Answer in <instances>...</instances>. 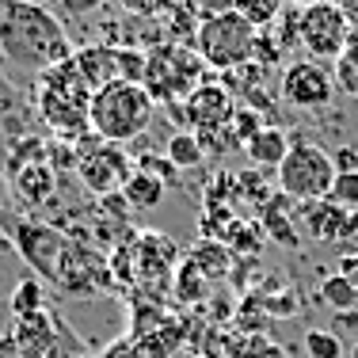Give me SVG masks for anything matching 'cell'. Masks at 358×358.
Segmentation results:
<instances>
[{"mask_svg": "<svg viewBox=\"0 0 358 358\" xmlns=\"http://www.w3.org/2000/svg\"><path fill=\"white\" fill-rule=\"evenodd\" d=\"M0 57L23 76L50 73L54 65L69 62V31L54 8L38 0H0Z\"/></svg>", "mask_w": 358, "mask_h": 358, "instance_id": "cell-1", "label": "cell"}, {"mask_svg": "<svg viewBox=\"0 0 358 358\" xmlns=\"http://www.w3.org/2000/svg\"><path fill=\"white\" fill-rule=\"evenodd\" d=\"M92 96L96 92L84 84L80 69L69 62L54 65L50 73H42L35 80V110L38 118L69 141H84L92 134Z\"/></svg>", "mask_w": 358, "mask_h": 358, "instance_id": "cell-2", "label": "cell"}, {"mask_svg": "<svg viewBox=\"0 0 358 358\" xmlns=\"http://www.w3.org/2000/svg\"><path fill=\"white\" fill-rule=\"evenodd\" d=\"M152 96L145 92V84L134 80H110L92 96V134L99 141L110 145H126L134 138H141L152 122Z\"/></svg>", "mask_w": 358, "mask_h": 358, "instance_id": "cell-3", "label": "cell"}, {"mask_svg": "<svg viewBox=\"0 0 358 358\" xmlns=\"http://www.w3.org/2000/svg\"><path fill=\"white\" fill-rule=\"evenodd\" d=\"M145 92L152 103H187L199 84H206V62L183 42H160L145 54Z\"/></svg>", "mask_w": 358, "mask_h": 358, "instance_id": "cell-4", "label": "cell"}, {"mask_svg": "<svg viewBox=\"0 0 358 358\" xmlns=\"http://www.w3.org/2000/svg\"><path fill=\"white\" fill-rule=\"evenodd\" d=\"M255 35H259V31H255L241 12L225 8V12H214L199 23V31H194V54L206 62V69L233 73V69H241V65L252 62Z\"/></svg>", "mask_w": 358, "mask_h": 358, "instance_id": "cell-5", "label": "cell"}, {"mask_svg": "<svg viewBox=\"0 0 358 358\" xmlns=\"http://www.w3.org/2000/svg\"><path fill=\"white\" fill-rule=\"evenodd\" d=\"M347 38H351V15L336 0H309L297 12V42L309 54V62H320L331 69L343 57Z\"/></svg>", "mask_w": 358, "mask_h": 358, "instance_id": "cell-6", "label": "cell"}, {"mask_svg": "<svg viewBox=\"0 0 358 358\" xmlns=\"http://www.w3.org/2000/svg\"><path fill=\"white\" fill-rule=\"evenodd\" d=\"M278 191L286 194V199L294 202H320L328 199L331 183H336V160H331V152H324L320 145L313 141H294V149H289V157L278 164Z\"/></svg>", "mask_w": 358, "mask_h": 358, "instance_id": "cell-7", "label": "cell"}, {"mask_svg": "<svg viewBox=\"0 0 358 358\" xmlns=\"http://www.w3.org/2000/svg\"><path fill=\"white\" fill-rule=\"evenodd\" d=\"M76 172H80V179L96 194L122 191V183L134 176L126 152L118 149V145H110V141H99L96 134H88L84 141H76Z\"/></svg>", "mask_w": 358, "mask_h": 358, "instance_id": "cell-8", "label": "cell"}, {"mask_svg": "<svg viewBox=\"0 0 358 358\" xmlns=\"http://www.w3.org/2000/svg\"><path fill=\"white\" fill-rule=\"evenodd\" d=\"M278 96L286 99L289 107L301 110H320L331 103L336 96V76H331L328 65L320 62H289L282 69V80H278Z\"/></svg>", "mask_w": 358, "mask_h": 358, "instance_id": "cell-9", "label": "cell"}, {"mask_svg": "<svg viewBox=\"0 0 358 358\" xmlns=\"http://www.w3.org/2000/svg\"><path fill=\"white\" fill-rule=\"evenodd\" d=\"M233 115H236V96L217 80L199 84V88L191 92V99L183 103L187 126H194V134H199L202 141H206L210 134H217V130H229Z\"/></svg>", "mask_w": 358, "mask_h": 358, "instance_id": "cell-10", "label": "cell"}, {"mask_svg": "<svg viewBox=\"0 0 358 358\" xmlns=\"http://www.w3.org/2000/svg\"><path fill=\"white\" fill-rule=\"evenodd\" d=\"M15 248L23 252V259H27L42 278H54L57 282V271H62V263H65L69 244H65V236L57 233L54 225H46V221H38V225L35 221H23V225L15 229Z\"/></svg>", "mask_w": 358, "mask_h": 358, "instance_id": "cell-11", "label": "cell"}, {"mask_svg": "<svg viewBox=\"0 0 358 358\" xmlns=\"http://www.w3.org/2000/svg\"><path fill=\"white\" fill-rule=\"evenodd\" d=\"M12 191L20 202H27V206H42V202L54 199L57 191V172L50 160H20V164H12Z\"/></svg>", "mask_w": 358, "mask_h": 358, "instance_id": "cell-12", "label": "cell"}, {"mask_svg": "<svg viewBox=\"0 0 358 358\" xmlns=\"http://www.w3.org/2000/svg\"><path fill=\"white\" fill-rule=\"evenodd\" d=\"M347 210H339V206H331L328 199H320V202H305L301 206V225H305V233L313 236V241H324V244H339L343 241V233H347Z\"/></svg>", "mask_w": 358, "mask_h": 358, "instance_id": "cell-13", "label": "cell"}, {"mask_svg": "<svg viewBox=\"0 0 358 358\" xmlns=\"http://www.w3.org/2000/svg\"><path fill=\"white\" fill-rule=\"evenodd\" d=\"M73 65L80 69L84 84H88L92 92H99L110 80H122V76H118V46H84V50H73Z\"/></svg>", "mask_w": 358, "mask_h": 358, "instance_id": "cell-14", "label": "cell"}, {"mask_svg": "<svg viewBox=\"0 0 358 358\" xmlns=\"http://www.w3.org/2000/svg\"><path fill=\"white\" fill-rule=\"evenodd\" d=\"M289 149H294V141H289V134L278 130V126H259V130H255V138L244 145V152H248L252 164L275 168V172H278V164L289 157Z\"/></svg>", "mask_w": 358, "mask_h": 358, "instance_id": "cell-15", "label": "cell"}, {"mask_svg": "<svg viewBox=\"0 0 358 358\" xmlns=\"http://www.w3.org/2000/svg\"><path fill=\"white\" fill-rule=\"evenodd\" d=\"M12 339L20 343V355H38L46 358V351L54 347V320H50V313L42 309L38 317H27L15 324Z\"/></svg>", "mask_w": 358, "mask_h": 358, "instance_id": "cell-16", "label": "cell"}, {"mask_svg": "<svg viewBox=\"0 0 358 358\" xmlns=\"http://www.w3.org/2000/svg\"><path fill=\"white\" fill-rule=\"evenodd\" d=\"M122 199L130 202L134 210H157L160 202H164V179L138 168V172L122 183Z\"/></svg>", "mask_w": 358, "mask_h": 358, "instance_id": "cell-17", "label": "cell"}, {"mask_svg": "<svg viewBox=\"0 0 358 358\" xmlns=\"http://www.w3.org/2000/svg\"><path fill=\"white\" fill-rule=\"evenodd\" d=\"M317 297L324 301V309H331V313H355V309H358V294H355V286L347 282V278L339 275V271H331V275H324V278H320Z\"/></svg>", "mask_w": 358, "mask_h": 358, "instance_id": "cell-18", "label": "cell"}, {"mask_svg": "<svg viewBox=\"0 0 358 358\" xmlns=\"http://www.w3.org/2000/svg\"><path fill=\"white\" fill-rule=\"evenodd\" d=\"M164 152H168V164L172 168H199L202 160H206V149H202V141L194 130H176L172 138H168Z\"/></svg>", "mask_w": 358, "mask_h": 358, "instance_id": "cell-19", "label": "cell"}, {"mask_svg": "<svg viewBox=\"0 0 358 358\" xmlns=\"http://www.w3.org/2000/svg\"><path fill=\"white\" fill-rule=\"evenodd\" d=\"M331 76H336V88L347 92V96L358 99V23L351 27V38H347V50L336 65H331Z\"/></svg>", "mask_w": 358, "mask_h": 358, "instance_id": "cell-20", "label": "cell"}, {"mask_svg": "<svg viewBox=\"0 0 358 358\" xmlns=\"http://www.w3.org/2000/svg\"><path fill=\"white\" fill-rule=\"evenodd\" d=\"M12 313H15V320H27V317H38L42 313V282L38 278H23L12 289Z\"/></svg>", "mask_w": 358, "mask_h": 358, "instance_id": "cell-21", "label": "cell"}, {"mask_svg": "<svg viewBox=\"0 0 358 358\" xmlns=\"http://www.w3.org/2000/svg\"><path fill=\"white\" fill-rule=\"evenodd\" d=\"M301 347L309 358H343V339L331 328H309L301 339Z\"/></svg>", "mask_w": 358, "mask_h": 358, "instance_id": "cell-22", "label": "cell"}, {"mask_svg": "<svg viewBox=\"0 0 358 358\" xmlns=\"http://www.w3.org/2000/svg\"><path fill=\"white\" fill-rule=\"evenodd\" d=\"M328 202L347 210V214H358V172H339L328 191Z\"/></svg>", "mask_w": 358, "mask_h": 358, "instance_id": "cell-23", "label": "cell"}, {"mask_svg": "<svg viewBox=\"0 0 358 358\" xmlns=\"http://www.w3.org/2000/svg\"><path fill=\"white\" fill-rule=\"evenodd\" d=\"M278 8H282V0H233V12H241L252 27H267L278 15Z\"/></svg>", "mask_w": 358, "mask_h": 358, "instance_id": "cell-24", "label": "cell"}, {"mask_svg": "<svg viewBox=\"0 0 358 358\" xmlns=\"http://www.w3.org/2000/svg\"><path fill=\"white\" fill-rule=\"evenodd\" d=\"M202 278H206V275L187 259L183 267H179V275H176V297H179V301H199V297L206 294V282H202Z\"/></svg>", "mask_w": 358, "mask_h": 358, "instance_id": "cell-25", "label": "cell"}, {"mask_svg": "<svg viewBox=\"0 0 358 358\" xmlns=\"http://www.w3.org/2000/svg\"><path fill=\"white\" fill-rule=\"evenodd\" d=\"M118 8H122L126 15H138V20H160V15H168L179 0H115Z\"/></svg>", "mask_w": 358, "mask_h": 358, "instance_id": "cell-26", "label": "cell"}, {"mask_svg": "<svg viewBox=\"0 0 358 358\" xmlns=\"http://www.w3.org/2000/svg\"><path fill=\"white\" fill-rule=\"evenodd\" d=\"M103 358H149V355L141 351V343H138L134 336H122L118 343H110V347H107Z\"/></svg>", "mask_w": 358, "mask_h": 358, "instance_id": "cell-27", "label": "cell"}, {"mask_svg": "<svg viewBox=\"0 0 358 358\" xmlns=\"http://www.w3.org/2000/svg\"><path fill=\"white\" fill-rule=\"evenodd\" d=\"M103 4H110V0H62V12L65 15H92V12H99Z\"/></svg>", "mask_w": 358, "mask_h": 358, "instance_id": "cell-28", "label": "cell"}, {"mask_svg": "<svg viewBox=\"0 0 358 358\" xmlns=\"http://www.w3.org/2000/svg\"><path fill=\"white\" fill-rule=\"evenodd\" d=\"M343 255H358V214L347 217V233H343Z\"/></svg>", "mask_w": 358, "mask_h": 358, "instance_id": "cell-29", "label": "cell"}, {"mask_svg": "<svg viewBox=\"0 0 358 358\" xmlns=\"http://www.w3.org/2000/svg\"><path fill=\"white\" fill-rule=\"evenodd\" d=\"M336 271L355 286V294H358V255H339V267H336Z\"/></svg>", "mask_w": 358, "mask_h": 358, "instance_id": "cell-30", "label": "cell"}, {"mask_svg": "<svg viewBox=\"0 0 358 358\" xmlns=\"http://www.w3.org/2000/svg\"><path fill=\"white\" fill-rule=\"evenodd\" d=\"M331 160H336V172H358V157H355V149H339V152H331Z\"/></svg>", "mask_w": 358, "mask_h": 358, "instance_id": "cell-31", "label": "cell"}, {"mask_svg": "<svg viewBox=\"0 0 358 358\" xmlns=\"http://www.w3.org/2000/svg\"><path fill=\"white\" fill-rule=\"evenodd\" d=\"M0 358H23L20 355V343L12 336H0Z\"/></svg>", "mask_w": 358, "mask_h": 358, "instance_id": "cell-32", "label": "cell"}, {"mask_svg": "<svg viewBox=\"0 0 358 358\" xmlns=\"http://www.w3.org/2000/svg\"><path fill=\"white\" fill-rule=\"evenodd\" d=\"M4 187H8V179H4V172H0V202H4Z\"/></svg>", "mask_w": 358, "mask_h": 358, "instance_id": "cell-33", "label": "cell"}, {"mask_svg": "<svg viewBox=\"0 0 358 358\" xmlns=\"http://www.w3.org/2000/svg\"><path fill=\"white\" fill-rule=\"evenodd\" d=\"M38 4H46V8H50V4H62V0H38Z\"/></svg>", "mask_w": 358, "mask_h": 358, "instance_id": "cell-34", "label": "cell"}, {"mask_svg": "<svg viewBox=\"0 0 358 358\" xmlns=\"http://www.w3.org/2000/svg\"><path fill=\"white\" fill-rule=\"evenodd\" d=\"M351 358H358V343H355V347H351Z\"/></svg>", "mask_w": 358, "mask_h": 358, "instance_id": "cell-35", "label": "cell"}, {"mask_svg": "<svg viewBox=\"0 0 358 358\" xmlns=\"http://www.w3.org/2000/svg\"><path fill=\"white\" fill-rule=\"evenodd\" d=\"M69 358H88V355H69Z\"/></svg>", "mask_w": 358, "mask_h": 358, "instance_id": "cell-36", "label": "cell"}, {"mask_svg": "<svg viewBox=\"0 0 358 358\" xmlns=\"http://www.w3.org/2000/svg\"><path fill=\"white\" fill-rule=\"evenodd\" d=\"M23 358H38V355H23Z\"/></svg>", "mask_w": 358, "mask_h": 358, "instance_id": "cell-37", "label": "cell"}]
</instances>
